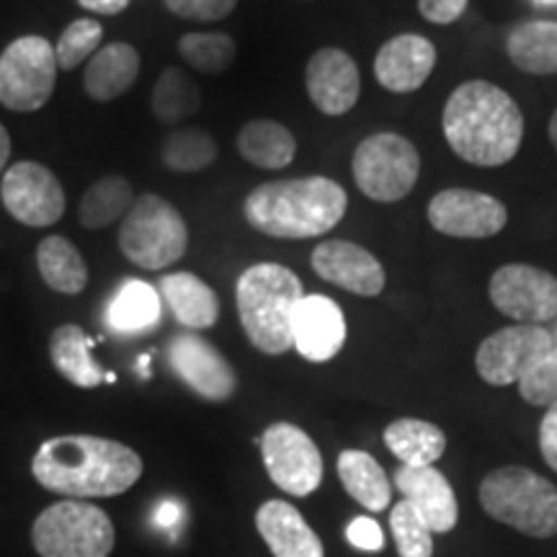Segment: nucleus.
<instances>
[{"mask_svg": "<svg viewBox=\"0 0 557 557\" xmlns=\"http://www.w3.org/2000/svg\"><path fill=\"white\" fill-rule=\"evenodd\" d=\"M143 470V457L127 444L88 434L47 438L32 459L41 487L75 500L127 493Z\"/></svg>", "mask_w": 557, "mask_h": 557, "instance_id": "obj_1", "label": "nucleus"}, {"mask_svg": "<svg viewBox=\"0 0 557 557\" xmlns=\"http://www.w3.org/2000/svg\"><path fill=\"white\" fill-rule=\"evenodd\" d=\"M442 129L449 148L465 163L498 169L517 158L524 139V116L504 88L487 81H468L444 103Z\"/></svg>", "mask_w": 557, "mask_h": 557, "instance_id": "obj_2", "label": "nucleus"}, {"mask_svg": "<svg viewBox=\"0 0 557 557\" xmlns=\"http://www.w3.org/2000/svg\"><path fill=\"white\" fill-rule=\"evenodd\" d=\"M346 189L325 176L271 181L243 201L248 225L269 238L305 240L331 233L344 220Z\"/></svg>", "mask_w": 557, "mask_h": 557, "instance_id": "obj_3", "label": "nucleus"}, {"mask_svg": "<svg viewBox=\"0 0 557 557\" xmlns=\"http://www.w3.org/2000/svg\"><path fill=\"white\" fill-rule=\"evenodd\" d=\"M302 297L299 276L282 263H256L243 271L235 302L250 344L269 357L287 354L292 348V315Z\"/></svg>", "mask_w": 557, "mask_h": 557, "instance_id": "obj_4", "label": "nucleus"}, {"mask_svg": "<svg viewBox=\"0 0 557 557\" xmlns=\"http://www.w3.org/2000/svg\"><path fill=\"white\" fill-rule=\"evenodd\" d=\"M480 506L491 519L529 537L557 534V487L529 468L506 465L487 472L480 483Z\"/></svg>", "mask_w": 557, "mask_h": 557, "instance_id": "obj_5", "label": "nucleus"}, {"mask_svg": "<svg viewBox=\"0 0 557 557\" xmlns=\"http://www.w3.org/2000/svg\"><path fill=\"white\" fill-rule=\"evenodd\" d=\"M114 542L116 532L107 511L88 500H58L32 527V545L39 557H109Z\"/></svg>", "mask_w": 557, "mask_h": 557, "instance_id": "obj_6", "label": "nucleus"}, {"mask_svg": "<svg viewBox=\"0 0 557 557\" xmlns=\"http://www.w3.org/2000/svg\"><path fill=\"white\" fill-rule=\"evenodd\" d=\"M120 248L135 267L160 271L184 259L189 227L171 201L158 194H143L122 220Z\"/></svg>", "mask_w": 557, "mask_h": 557, "instance_id": "obj_7", "label": "nucleus"}, {"mask_svg": "<svg viewBox=\"0 0 557 557\" xmlns=\"http://www.w3.org/2000/svg\"><path fill=\"white\" fill-rule=\"evenodd\" d=\"M354 181L367 199L395 205L413 191L421 156L416 145L398 132H377L361 139L351 160Z\"/></svg>", "mask_w": 557, "mask_h": 557, "instance_id": "obj_8", "label": "nucleus"}, {"mask_svg": "<svg viewBox=\"0 0 557 557\" xmlns=\"http://www.w3.org/2000/svg\"><path fill=\"white\" fill-rule=\"evenodd\" d=\"M58 54L45 37L29 34L0 54V103L11 111H39L58 83Z\"/></svg>", "mask_w": 557, "mask_h": 557, "instance_id": "obj_9", "label": "nucleus"}, {"mask_svg": "<svg viewBox=\"0 0 557 557\" xmlns=\"http://www.w3.org/2000/svg\"><path fill=\"white\" fill-rule=\"evenodd\" d=\"M261 457L269 478L289 496L305 498L323 483L318 444L295 423H271L261 436Z\"/></svg>", "mask_w": 557, "mask_h": 557, "instance_id": "obj_10", "label": "nucleus"}, {"mask_svg": "<svg viewBox=\"0 0 557 557\" xmlns=\"http://www.w3.org/2000/svg\"><path fill=\"white\" fill-rule=\"evenodd\" d=\"M555 348L545 325L519 323L487 336L475 354V369L487 385H519L521 377Z\"/></svg>", "mask_w": 557, "mask_h": 557, "instance_id": "obj_11", "label": "nucleus"}, {"mask_svg": "<svg viewBox=\"0 0 557 557\" xmlns=\"http://www.w3.org/2000/svg\"><path fill=\"white\" fill-rule=\"evenodd\" d=\"M0 199L13 220L29 227H50L65 214V189L47 165L18 160L3 173Z\"/></svg>", "mask_w": 557, "mask_h": 557, "instance_id": "obj_12", "label": "nucleus"}, {"mask_svg": "<svg viewBox=\"0 0 557 557\" xmlns=\"http://www.w3.org/2000/svg\"><path fill=\"white\" fill-rule=\"evenodd\" d=\"M491 302L506 318L542 325L557 318V276L529 263H506L487 284Z\"/></svg>", "mask_w": 557, "mask_h": 557, "instance_id": "obj_13", "label": "nucleus"}, {"mask_svg": "<svg viewBox=\"0 0 557 557\" xmlns=\"http://www.w3.org/2000/svg\"><path fill=\"white\" fill-rule=\"evenodd\" d=\"M429 225L449 238L483 240L506 227L504 201L472 189H444L429 201Z\"/></svg>", "mask_w": 557, "mask_h": 557, "instance_id": "obj_14", "label": "nucleus"}, {"mask_svg": "<svg viewBox=\"0 0 557 557\" xmlns=\"http://www.w3.org/2000/svg\"><path fill=\"white\" fill-rule=\"evenodd\" d=\"M169 364L176 377L189 385L199 398L222 403L238 389V377L230 361L197 333H178L169 341Z\"/></svg>", "mask_w": 557, "mask_h": 557, "instance_id": "obj_15", "label": "nucleus"}, {"mask_svg": "<svg viewBox=\"0 0 557 557\" xmlns=\"http://www.w3.org/2000/svg\"><path fill=\"white\" fill-rule=\"evenodd\" d=\"M305 88L318 111L325 116H344L357 107L361 94L357 62L338 47H323L305 67Z\"/></svg>", "mask_w": 557, "mask_h": 557, "instance_id": "obj_16", "label": "nucleus"}, {"mask_svg": "<svg viewBox=\"0 0 557 557\" xmlns=\"http://www.w3.org/2000/svg\"><path fill=\"white\" fill-rule=\"evenodd\" d=\"M312 271L325 282L359 297H377L387 284V274L377 256L351 240H325L312 250Z\"/></svg>", "mask_w": 557, "mask_h": 557, "instance_id": "obj_17", "label": "nucleus"}, {"mask_svg": "<svg viewBox=\"0 0 557 557\" xmlns=\"http://www.w3.org/2000/svg\"><path fill=\"white\" fill-rule=\"evenodd\" d=\"M346 344L344 310L325 295H308L292 315V348L315 364L331 361Z\"/></svg>", "mask_w": 557, "mask_h": 557, "instance_id": "obj_18", "label": "nucleus"}, {"mask_svg": "<svg viewBox=\"0 0 557 557\" xmlns=\"http://www.w3.org/2000/svg\"><path fill=\"white\" fill-rule=\"evenodd\" d=\"M436 67V47L421 34H398L380 47L374 78L393 94H413Z\"/></svg>", "mask_w": 557, "mask_h": 557, "instance_id": "obj_19", "label": "nucleus"}, {"mask_svg": "<svg viewBox=\"0 0 557 557\" xmlns=\"http://www.w3.org/2000/svg\"><path fill=\"white\" fill-rule=\"evenodd\" d=\"M393 480L395 487L403 493V498H406L431 527V532L447 534L457 527V496L455 491H451L449 480L436 468H408V465H403V468L395 470Z\"/></svg>", "mask_w": 557, "mask_h": 557, "instance_id": "obj_20", "label": "nucleus"}, {"mask_svg": "<svg viewBox=\"0 0 557 557\" xmlns=\"http://www.w3.org/2000/svg\"><path fill=\"white\" fill-rule=\"evenodd\" d=\"M256 529L274 557H325L323 542L287 500H267L256 511Z\"/></svg>", "mask_w": 557, "mask_h": 557, "instance_id": "obj_21", "label": "nucleus"}, {"mask_svg": "<svg viewBox=\"0 0 557 557\" xmlns=\"http://www.w3.org/2000/svg\"><path fill=\"white\" fill-rule=\"evenodd\" d=\"M160 295L184 329L207 331L220 320V297L205 278L176 271L160 278Z\"/></svg>", "mask_w": 557, "mask_h": 557, "instance_id": "obj_22", "label": "nucleus"}, {"mask_svg": "<svg viewBox=\"0 0 557 557\" xmlns=\"http://www.w3.org/2000/svg\"><path fill=\"white\" fill-rule=\"evenodd\" d=\"M139 75V52L127 41H111L94 54L83 75L88 96L107 103L127 94Z\"/></svg>", "mask_w": 557, "mask_h": 557, "instance_id": "obj_23", "label": "nucleus"}, {"mask_svg": "<svg viewBox=\"0 0 557 557\" xmlns=\"http://www.w3.org/2000/svg\"><path fill=\"white\" fill-rule=\"evenodd\" d=\"M163 305L156 287H150L143 278H127L111 297L107 308V325L122 336H137L148 333L160 323Z\"/></svg>", "mask_w": 557, "mask_h": 557, "instance_id": "obj_24", "label": "nucleus"}, {"mask_svg": "<svg viewBox=\"0 0 557 557\" xmlns=\"http://www.w3.org/2000/svg\"><path fill=\"white\" fill-rule=\"evenodd\" d=\"M94 346L96 341L88 338L81 325H60V329H54L50 338V357L54 369L67 382H73L75 387H99L101 382H107V372H103L99 361L90 357V348Z\"/></svg>", "mask_w": 557, "mask_h": 557, "instance_id": "obj_25", "label": "nucleus"}, {"mask_svg": "<svg viewBox=\"0 0 557 557\" xmlns=\"http://www.w3.org/2000/svg\"><path fill=\"white\" fill-rule=\"evenodd\" d=\"M338 478L346 493L367 511L380 513L389 508L393 500V485H389L387 472L372 455L359 449H346L338 455Z\"/></svg>", "mask_w": 557, "mask_h": 557, "instance_id": "obj_26", "label": "nucleus"}, {"mask_svg": "<svg viewBox=\"0 0 557 557\" xmlns=\"http://www.w3.org/2000/svg\"><path fill=\"white\" fill-rule=\"evenodd\" d=\"M385 447L408 468H434L447 451V436L421 418H398L385 429Z\"/></svg>", "mask_w": 557, "mask_h": 557, "instance_id": "obj_27", "label": "nucleus"}, {"mask_svg": "<svg viewBox=\"0 0 557 557\" xmlns=\"http://www.w3.org/2000/svg\"><path fill=\"white\" fill-rule=\"evenodd\" d=\"M238 152L256 169L282 171L295 160L297 139L274 120H250L238 132Z\"/></svg>", "mask_w": 557, "mask_h": 557, "instance_id": "obj_28", "label": "nucleus"}, {"mask_svg": "<svg viewBox=\"0 0 557 557\" xmlns=\"http://www.w3.org/2000/svg\"><path fill=\"white\" fill-rule=\"evenodd\" d=\"M506 52L529 75L557 73V21H527L508 34Z\"/></svg>", "mask_w": 557, "mask_h": 557, "instance_id": "obj_29", "label": "nucleus"}, {"mask_svg": "<svg viewBox=\"0 0 557 557\" xmlns=\"http://www.w3.org/2000/svg\"><path fill=\"white\" fill-rule=\"evenodd\" d=\"M37 267L47 287L60 295H81L88 284V267L81 250L62 235H50L39 243Z\"/></svg>", "mask_w": 557, "mask_h": 557, "instance_id": "obj_30", "label": "nucleus"}, {"mask_svg": "<svg viewBox=\"0 0 557 557\" xmlns=\"http://www.w3.org/2000/svg\"><path fill=\"white\" fill-rule=\"evenodd\" d=\"M135 189L124 176H103L88 186L78 207V220L86 230H103L127 218L135 205Z\"/></svg>", "mask_w": 557, "mask_h": 557, "instance_id": "obj_31", "label": "nucleus"}, {"mask_svg": "<svg viewBox=\"0 0 557 557\" xmlns=\"http://www.w3.org/2000/svg\"><path fill=\"white\" fill-rule=\"evenodd\" d=\"M201 107V90L181 67L163 70L152 88V111L163 124H178Z\"/></svg>", "mask_w": 557, "mask_h": 557, "instance_id": "obj_32", "label": "nucleus"}, {"mask_svg": "<svg viewBox=\"0 0 557 557\" xmlns=\"http://www.w3.org/2000/svg\"><path fill=\"white\" fill-rule=\"evenodd\" d=\"M163 163L176 173H197L205 171L218 160V143L209 132L199 127H186L171 132L165 139L163 150Z\"/></svg>", "mask_w": 557, "mask_h": 557, "instance_id": "obj_33", "label": "nucleus"}, {"mask_svg": "<svg viewBox=\"0 0 557 557\" xmlns=\"http://www.w3.org/2000/svg\"><path fill=\"white\" fill-rule=\"evenodd\" d=\"M178 52L194 70L205 75H220L235 62V41L222 32H194L178 39Z\"/></svg>", "mask_w": 557, "mask_h": 557, "instance_id": "obj_34", "label": "nucleus"}, {"mask_svg": "<svg viewBox=\"0 0 557 557\" xmlns=\"http://www.w3.org/2000/svg\"><path fill=\"white\" fill-rule=\"evenodd\" d=\"M389 529H393L400 557L434 555V532H431V527L406 498L400 504H395L393 511H389Z\"/></svg>", "mask_w": 557, "mask_h": 557, "instance_id": "obj_35", "label": "nucleus"}, {"mask_svg": "<svg viewBox=\"0 0 557 557\" xmlns=\"http://www.w3.org/2000/svg\"><path fill=\"white\" fill-rule=\"evenodd\" d=\"M103 29L96 18H78L62 32L58 45H54V54H58L60 70H75L83 60L96 54L101 47Z\"/></svg>", "mask_w": 557, "mask_h": 557, "instance_id": "obj_36", "label": "nucleus"}, {"mask_svg": "<svg viewBox=\"0 0 557 557\" xmlns=\"http://www.w3.org/2000/svg\"><path fill=\"white\" fill-rule=\"evenodd\" d=\"M519 393L529 406L549 408L557 403V344L519 382Z\"/></svg>", "mask_w": 557, "mask_h": 557, "instance_id": "obj_37", "label": "nucleus"}, {"mask_svg": "<svg viewBox=\"0 0 557 557\" xmlns=\"http://www.w3.org/2000/svg\"><path fill=\"white\" fill-rule=\"evenodd\" d=\"M171 13L189 21H220L230 16L238 0H165Z\"/></svg>", "mask_w": 557, "mask_h": 557, "instance_id": "obj_38", "label": "nucleus"}, {"mask_svg": "<svg viewBox=\"0 0 557 557\" xmlns=\"http://www.w3.org/2000/svg\"><path fill=\"white\" fill-rule=\"evenodd\" d=\"M346 540L361 553H380L385 547V534H382V527L372 517L354 519L346 529Z\"/></svg>", "mask_w": 557, "mask_h": 557, "instance_id": "obj_39", "label": "nucleus"}, {"mask_svg": "<svg viewBox=\"0 0 557 557\" xmlns=\"http://www.w3.org/2000/svg\"><path fill=\"white\" fill-rule=\"evenodd\" d=\"M468 3L470 0H418V11H421V16L431 21V24L447 26L462 18Z\"/></svg>", "mask_w": 557, "mask_h": 557, "instance_id": "obj_40", "label": "nucleus"}, {"mask_svg": "<svg viewBox=\"0 0 557 557\" xmlns=\"http://www.w3.org/2000/svg\"><path fill=\"white\" fill-rule=\"evenodd\" d=\"M540 449L545 462L557 472V403L547 408L540 423Z\"/></svg>", "mask_w": 557, "mask_h": 557, "instance_id": "obj_41", "label": "nucleus"}, {"mask_svg": "<svg viewBox=\"0 0 557 557\" xmlns=\"http://www.w3.org/2000/svg\"><path fill=\"white\" fill-rule=\"evenodd\" d=\"M86 11H94V13H103V16H116V13H122L132 0H78Z\"/></svg>", "mask_w": 557, "mask_h": 557, "instance_id": "obj_42", "label": "nucleus"}, {"mask_svg": "<svg viewBox=\"0 0 557 557\" xmlns=\"http://www.w3.org/2000/svg\"><path fill=\"white\" fill-rule=\"evenodd\" d=\"M181 506L176 500H163V504L158 506V513H156V524L169 529V527H176L181 521Z\"/></svg>", "mask_w": 557, "mask_h": 557, "instance_id": "obj_43", "label": "nucleus"}, {"mask_svg": "<svg viewBox=\"0 0 557 557\" xmlns=\"http://www.w3.org/2000/svg\"><path fill=\"white\" fill-rule=\"evenodd\" d=\"M9 158H11V135H9V129L0 124V173L5 171V163H9Z\"/></svg>", "mask_w": 557, "mask_h": 557, "instance_id": "obj_44", "label": "nucleus"}, {"mask_svg": "<svg viewBox=\"0 0 557 557\" xmlns=\"http://www.w3.org/2000/svg\"><path fill=\"white\" fill-rule=\"evenodd\" d=\"M549 143L557 150V111L553 114V120H549Z\"/></svg>", "mask_w": 557, "mask_h": 557, "instance_id": "obj_45", "label": "nucleus"}, {"mask_svg": "<svg viewBox=\"0 0 557 557\" xmlns=\"http://www.w3.org/2000/svg\"><path fill=\"white\" fill-rule=\"evenodd\" d=\"M107 382H109V385H114V382H116V374H114V372H107Z\"/></svg>", "mask_w": 557, "mask_h": 557, "instance_id": "obj_46", "label": "nucleus"}, {"mask_svg": "<svg viewBox=\"0 0 557 557\" xmlns=\"http://www.w3.org/2000/svg\"><path fill=\"white\" fill-rule=\"evenodd\" d=\"M542 3H557V0H542Z\"/></svg>", "mask_w": 557, "mask_h": 557, "instance_id": "obj_47", "label": "nucleus"}, {"mask_svg": "<svg viewBox=\"0 0 557 557\" xmlns=\"http://www.w3.org/2000/svg\"><path fill=\"white\" fill-rule=\"evenodd\" d=\"M553 336H555V344H557V333H553Z\"/></svg>", "mask_w": 557, "mask_h": 557, "instance_id": "obj_48", "label": "nucleus"}]
</instances>
